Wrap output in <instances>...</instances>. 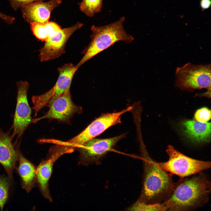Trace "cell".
Instances as JSON below:
<instances>
[{
    "instance_id": "cell-1",
    "label": "cell",
    "mask_w": 211,
    "mask_h": 211,
    "mask_svg": "<svg viewBox=\"0 0 211 211\" xmlns=\"http://www.w3.org/2000/svg\"><path fill=\"white\" fill-rule=\"evenodd\" d=\"M180 178L174 183L169 198L163 203L167 211H192L202 206L209 200L211 183L202 172Z\"/></svg>"
},
{
    "instance_id": "cell-2",
    "label": "cell",
    "mask_w": 211,
    "mask_h": 211,
    "mask_svg": "<svg viewBox=\"0 0 211 211\" xmlns=\"http://www.w3.org/2000/svg\"><path fill=\"white\" fill-rule=\"evenodd\" d=\"M142 156L143 181L138 200L147 204L162 203L169 197L173 187L172 174L159 168L144 149Z\"/></svg>"
},
{
    "instance_id": "cell-3",
    "label": "cell",
    "mask_w": 211,
    "mask_h": 211,
    "mask_svg": "<svg viewBox=\"0 0 211 211\" xmlns=\"http://www.w3.org/2000/svg\"><path fill=\"white\" fill-rule=\"evenodd\" d=\"M124 17L113 23L105 25L91 28V41L84 52V56L76 65L79 68L84 63L115 43L122 41L131 42L134 38L126 32L123 26Z\"/></svg>"
},
{
    "instance_id": "cell-4",
    "label": "cell",
    "mask_w": 211,
    "mask_h": 211,
    "mask_svg": "<svg viewBox=\"0 0 211 211\" xmlns=\"http://www.w3.org/2000/svg\"><path fill=\"white\" fill-rule=\"evenodd\" d=\"M168 160L164 162H156L158 166L171 174L183 178L190 176L210 168L211 163L187 156L169 145L166 149Z\"/></svg>"
},
{
    "instance_id": "cell-5",
    "label": "cell",
    "mask_w": 211,
    "mask_h": 211,
    "mask_svg": "<svg viewBox=\"0 0 211 211\" xmlns=\"http://www.w3.org/2000/svg\"><path fill=\"white\" fill-rule=\"evenodd\" d=\"M211 65L188 63L176 71V86L183 90L192 91L211 89Z\"/></svg>"
},
{
    "instance_id": "cell-6",
    "label": "cell",
    "mask_w": 211,
    "mask_h": 211,
    "mask_svg": "<svg viewBox=\"0 0 211 211\" xmlns=\"http://www.w3.org/2000/svg\"><path fill=\"white\" fill-rule=\"evenodd\" d=\"M78 68L76 65L69 63L65 64L58 69L59 76L52 88L45 93L33 96L32 97L35 116L45 106L50 107L57 98L70 89L74 75Z\"/></svg>"
},
{
    "instance_id": "cell-7",
    "label": "cell",
    "mask_w": 211,
    "mask_h": 211,
    "mask_svg": "<svg viewBox=\"0 0 211 211\" xmlns=\"http://www.w3.org/2000/svg\"><path fill=\"white\" fill-rule=\"evenodd\" d=\"M130 106L116 113L105 114L100 116L90 124L77 135L66 142L74 148H78L89 140L101 134L111 126L120 122V116L132 109Z\"/></svg>"
},
{
    "instance_id": "cell-8",
    "label": "cell",
    "mask_w": 211,
    "mask_h": 211,
    "mask_svg": "<svg viewBox=\"0 0 211 211\" xmlns=\"http://www.w3.org/2000/svg\"><path fill=\"white\" fill-rule=\"evenodd\" d=\"M74 148L65 143H58L51 147L47 157L42 161L36 169V180L42 195L50 201L52 199L48 186L53 165L62 155L74 151Z\"/></svg>"
},
{
    "instance_id": "cell-9",
    "label": "cell",
    "mask_w": 211,
    "mask_h": 211,
    "mask_svg": "<svg viewBox=\"0 0 211 211\" xmlns=\"http://www.w3.org/2000/svg\"><path fill=\"white\" fill-rule=\"evenodd\" d=\"M17 102L14 115L12 139L17 136L21 137L30 124L33 122L31 110L27 98L29 84L26 81L17 82Z\"/></svg>"
},
{
    "instance_id": "cell-10",
    "label": "cell",
    "mask_w": 211,
    "mask_h": 211,
    "mask_svg": "<svg viewBox=\"0 0 211 211\" xmlns=\"http://www.w3.org/2000/svg\"><path fill=\"white\" fill-rule=\"evenodd\" d=\"M83 25L82 23H78L71 27L62 29L57 34L49 37L39 50L40 61L54 59L64 54L66 44L70 37Z\"/></svg>"
},
{
    "instance_id": "cell-11",
    "label": "cell",
    "mask_w": 211,
    "mask_h": 211,
    "mask_svg": "<svg viewBox=\"0 0 211 211\" xmlns=\"http://www.w3.org/2000/svg\"><path fill=\"white\" fill-rule=\"evenodd\" d=\"M49 110L42 117L34 119L35 123L45 118L66 121L75 113L82 112V107L76 105L73 102L70 89L64 92L57 98L50 106Z\"/></svg>"
},
{
    "instance_id": "cell-12",
    "label": "cell",
    "mask_w": 211,
    "mask_h": 211,
    "mask_svg": "<svg viewBox=\"0 0 211 211\" xmlns=\"http://www.w3.org/2000/svg\"><path fill=\"white\" fill-rule=\"evenodd\" d=\"M125 136L123 134L107 139L93 138L87 141L78 148L82 161L87 163L98 160Z\"/></svg>"
},
{
    "instance_id": "cell-13",
    "label": "cell",
    "mask_w": 211,
    "mask_h": 211,
    "mask_svg": "<svg viewBox=\"0 0 211 211\" xmlns=\"http://www.w3.org/2000/svg\"><path fill=\"white\" fill-rule=\"evenodd\" d=\"M62 0H51L46 2L37 1L23 6V16L30 23L33 22L44 23L49 22L52 10L58 6Z\"/></svg>"
},
{
    "instance_id": "cell-14",
    "label": "cell",
    "mask_w": 211,
    "mask_h": 211,
    "mask_svg": "<svg viewBox=\"0 0 211 211\" xmlns=\"http://www.w3.org/2000/svg\"><path fill=\"white\" fill-rule=\"evenodd\" d=\"M12 139L9 132H4L0 127V164L11 180L18 161L19 150L12 143Z\"/></svg>"
},
{
    "instance_id": "cell-15",
    "label": "cell",
    "mask_w": 211,
    "mask_h": 211,
    "mask_svg": "<svg viewBox=\"0 0 211 211\" xmlns=\"http://www.w3.org/2000/svg\"><path fill=\"white\" fill-rule=\"evenodd\" d=\"M183 130L186 137L196 143L208 142L210 140V122L202 123L186 120L181 122Z\"/></svg>"
},
{
    "instance_id": "cell-16",
    "label": "cell",
    "mask_w": 211,
    "mask_h": 211,
    "mask_svg": "<svg viewBox=\"0 0 211 211\" xmlns=\"http://www.w3.org/2000/svg\"><path fill=\"white\" fill-rule=\"evenodd\" d=\"M19 164L17 171L20 177L22 188L29 193L34 186L36 180V169L31 162L18 151Z\"/></svg>"
},
{
    "instance_id": "cell-17",
    "label": "cell",
    "mask_w": 211,
    "mask_h": 211,
    "mask_svg": "<svg viewBox=\"0 0 211 211\" xmlns=\"http://www.w3.org/2000/svg\"><path fill=\"white\" fill-rule=\"evenodd\" d=\"M30 24L33 35L42 41L45 42L49 37L57 34L62 29L58 25L53 22L44 23L33 22Z\"/></svg>"
},
{
    "instance_id": "cell-18",
    "label": "cell",
    "mask_w": 211,
    "mask_h": 211,
    "mask_svg": "<svg viewBox=\"0 0 211 211\" xmlns=\"http://www.w3.org/2000/svg\"><path fill=\"white\" fill-rule=\"evenodd\" d=\"M103 0H83L80 4L81 10L89 17L100 12L103 6Z\"/></svg>"
},
{
    "instance_id": "cell-19",
    "label": "cell",
    "mask_w": 211,
    "mask_h": 211,
    "mask_svg": "<svg viewBox=\"0 0 211 211\" xmlns=\"http://www.w3.org/2000/svg\"><path fill=\"white\" fill-rule=\"evenodd\" d=\"M129 209V210L131 211H167L163 203L147 204L138 200Z\"/></svg>"
},
{
    "instance_id": "cell-20",
    "label": "cell",
    "mask_w": 211,
    "mask_h": 211,
    "mask_svg": "<svg viewBox=\"0 0 211 211\" xmlns=\"http://www.w3.org/2000/svg\"><path fill=\"white\" fill-rule=\"evenodd\" d=\"M9 183L7 178L0 176V208L2 210L8 196Z\"/></svg>"
},
{
    "instance_id": "cell-21",
    "label": "cell",
    "mask_w": 211,
    "mask_h": 211,
    "mask_svg": "<svg viewBox=\"0 0 211 211\" xmlns=\"http://www.w3.org/2000/svg\"><path fill=\"white\" fill-rule=\"evenodd\" d=\"M194 119L197 121L202 122H207L211 118V110L206 107L198 109L195 112Z\"/></svg>"
},
{
    "instance_id": "cell-22",
    "label": "cell",
    "mask_w": 211,
    "mask_h": 211,
    "mask_svg": "<svg viewBox=\"0 0 211 211\" xmlns=\"http://www.w3.org/2000/svg\"><path fill=\"white\" fill-rule=\"evenodd\" d=\"M43 0H9L12 7L14 10L21 8L26 4L37 1H42Z\"/></svg>"
},
{
    "instance_id": "cell-23",
    "label": "cell",
    "mask_w": 211,
    "mask_h": 211,
    "mask_svg": "<svg viewBox=\"0 0 211 211\" xmlns=\"http://www.w3.org/2000/svg\"><path fill=\"white\" fill-rule=\"evenodd\" d=\"M211 5L210 0H201L200 1V6L203 9H206L210 7Z\"/></svg>"
},
{
    "instance_id": "cell-24",
    "label": "cell",
    "mask_w": 211,
    "mask_h": 211,
    "mask_svg": "<svg viewBox=\"0 0 211 211\" xmlns=\"http://www.w3.org/2000/svg\"><path fill=\"white\" fill-rule=\"evenodd\" d=\"M6 15L4 14L1 12H0V18L3 20H5L6 18Z\"/></svg>"
}]
</instances>
